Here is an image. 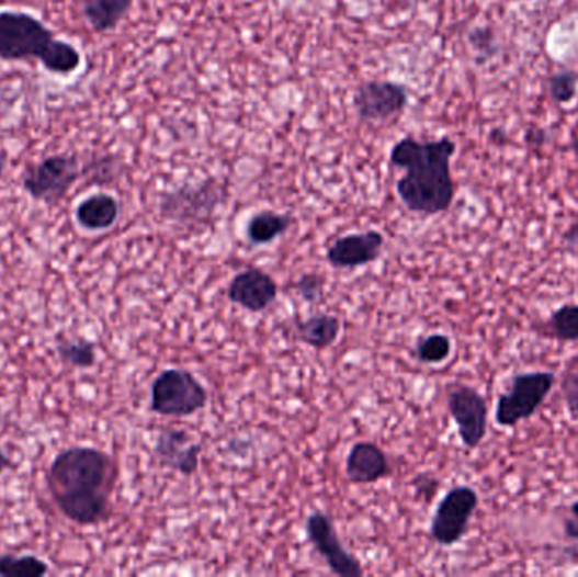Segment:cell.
I'll use <instances>...</instances> for the list:
<instances>
[{
	"instance_id": "cell-1",
	"label": "cell",
	"mask_w": 578,
	"mask_h": 577,
	"mask_svg": "<svg viewBox=\"0 0 578 577\" xmlns=\"http://www.w3.org/2000/svg\"><path fill=\"white\" fill-rule=\"evenodd\" d=\"M117 469L107 452L95 448H68L49 464L48 488L59 511L77 525L90 527L107 519Z\"/></svg>"
},
{
	"instance_id": "cell-2",
	"label": "cell",
	"mask_w": 578,
	"mask_h": 577,
	"mask_svg": "<svg viewBox=\"0 0 578 577\" xmlns=\"http://www.w3.org/2000/svg\"><path fill=\"white\" fill-rule=\"evenodd\" d=\"M455 152L457 143L449 136L430 142L405 136L390 148V165L405 170L396 192L409 212L439 215L452 207L457 193L452 174Z\"/></svg>"
},
{
	"instance_id": "cell-3",
	"label": "cell",
	"mask_w": 578,
	"mask_h": 577,
	"mask_svg": "<svg viewBox=\"0 0 578 577\" xmlns=\"http://www.w3.org/2000/svg\"><path fill=\"white\" fill-rule=\"evenodd\" d=\"M556 376L552 371H530L512 376L509 389L498 396L496 423L499 427L520 426L540 410L553 386Z\"/></svg>"
},
{
	"instance_id": "cell-4",
	"label": "cell",
	"mask_w": 578,
	"mask_h": 577,
	"mask_svg": "<svg viewBox=\"0 0 578 577\" xmlns=\"http://www.w3.org/2000/svg\"><path fill=\"white\" fill-rule=\"evenodd\" d=\"M55 33L30 12L0 11V59H41L55 42Z\"/></svg>"
},
{
	"instance_id": "cell-5",
	"label": "cell",
	"mask_w": 578,
	"mask_h": 577,
	"mask_svg": "<svg viewBox=\"0 0 578 577\" xmlns=\"http://www.w3.org/2000/svg\"><path fill=\"white\" fill-rule=\"evenodd\" d=\"M81 173L83 171L77 155L58 152L26 167L23 173V189L34 201L56 205L73 189Z\"/></svg>"
},
{
	"instance_id": "cell-6",
	"label": "cell",
	"mask_w": 578,
	"mask_h": 577,
	"mask_svg": "<svg viewBox=\"0 0 578 577\" xmlns=\"http://www.w3.org/2000/svg\"><path fill=\"white\" fill-rule=\"evenodd\" d=\"M208 404L205 386L186 370H165L151 386V410L162 417H190Z\"/></svg>"
},
{
	"instance_id": "cell-7",
	"label": "cell",
	"mask_w": 578,
	"mask_h": 577,
	"mask_svg": "<svg viewBox=\"0 0 578 577\" xmlns=\"http://www.w3.org/2000/svg\"><path fill=\"white\" fill-rule=\"evenodd\" d=\"M409 104V90L393 80H365L355 90L352 105L361 123L384 124L399 117Z\"/></svg>"
},
{
	"instance_id": "cell-8",
	"label": "cell",
	"mask_w": 578,
	"mask_h": 577,
	"mask_svg": "<svg viewBox=\"0 0 578 577\" xmlns=\"http://www.w3.org/2000/svg\"><path fill=\"white\" fill-rule=\"evenodd\" d=\"M479 507V495L471 486H455L450 489L439 507H437L433 520H431L430 533L437 544L450 545L458 544L467 533L468 523L472 514L476 513Z\"/></svg>"
},
{
	"instance_id": "cell-9",
	"label": "cell",
	"mask_w": 578,
	"mask_h": 577,
	"mask_svg": "<svg viewBox=\"0 0 578 577\" xmlns=\"http://www.w3.org/2000/svg\"><path fill=\"white\" fill-rule=\"evenodd\" d=\"M446 407L457 426L462 444L467 449H477L487 435L489 407L486 398L468 385L450 386Z\"/></svg>"
},
{
	"instance_id": "cell-10",
	"label": "cell",
	"mask_w": 578,
	"mask_h": 577,
	"mask_svg": "<svg viewBox=\"0 0 578 577\" xmlns=\"http://www.w3.org/2000/svg\"><path fill=\"white\" fill-rule=\"evenodd\" d=\"M305 530L308 541L311 542L315 551L324 557L325 563L333 574L342 577L364 576L361 563L343 547L332 519L328 514L320 510L314 511L306 519Z\"/></svg>"
},
{
	"instance_id": "cell-11",
	"label": "cell",
	"mask_w": 578,
	"mask_h": 577,
	"mask_svg": "<svg viewBox=\"0 0 578 577\" xmlns=\"http://www.w3.org/2000/svg\"><path fill=\"white\" fill-rule=\"evenodd\" d=\"M224 190L215 180L202 185L181 186L173 192L162 193L159 211L171 220H205L220 204Z\"/></svg>"
},
{
	"instance_id": "cell-12",
	"label": "cell",
	"mask_w": 578,
	"mask_h": 577,
	"mask_svg": "<svg viewBox=\"0 0 578 577\" xmlns=\"http://www.w3.org/2000/svg\"><path fill=\"white\" fill-rule=\"evenodd\" d=\"M384 236L379 230H365L361 234H347L339 237L327 251L328 263L339 270H354L374 263L381 256Z\"/></svg>"
},
{
	"instance_id": "cell-13",
	"label": "cell",
	"mask_w": 578,
	"mask_h": 577,
	"mask_svg": "<svg viewBox=\"0 0 578 577\" xmlns=\"http://www.w3.org/2000/svg\"><path fill=\"white\" fill-rule=\"evenodd\" d=\"M227 295L233 304L239 305L243 310L259 314L276 302L277 285L265 271L247 268L234 276Z\"/></svg>"
},
{
	"instance_id": "cell-14",
	"label": "cell",
	"mask_w": 578,
	"mask_h": 577,
	"mask_svg": "<svg viewBox=\"0 0 578 577\" xmlns=\"http://www.w3.org/2000/svg\"><path fill=\"white\" fill-rule=\"evenodd\" d=\"M202 445L193 441L189 432L181 429H162L156 439L155 455L159 464L177 469L183 476L199 471Z\"/></svg>"
},
{
	"instance_id": "cell-15",
	"label": "cell",
	"mask_w": 578,
	"mask_h": 577,
	"mask_svg": "<svg viewBox=\"0 0 578 577\" xmlns=\"http://www.w3.org/2000/svg\"><path fill=\"white\" fill-rule=\"evenodd\" d=\"M345 473L352 483L371 485L389 476V461L379 445L373 442H358L347 455Z\"/></svg>"
},
{
	"instance_id": "cell-16",
	"label": "cell",
	"mask_w": 578,
	"mask_h": 577,
	"mask_svg": "<svg viewBox=\"0 0 578 577\" xmlns=\"http://www.w3.org/2000/svg\"><path fill=\"white\" fill-rule=\"evenodd\" d=\"M80 11L93 33L105 34L117 30L127 18L134 0H70Z\"/></svg>"
},
{
	"instance_id": "cell-17",
	"label": "cell",
	"mask_w": 578,
	"mask_h": 577,
	"mask_svg": "<svg viewBox=\"0 0 578 577\" xmlns=\"http://www.w3.org/2000/svg\"><path fill=\"white\" fill-rule=\"evenodd\" d=\"M121 205L111 193H93L81 201L75 212L78 226L86 230H107L117 223Z\"/></svg>"
},
{
	"instance_id": "cell-18",
	"label": "cell",
	"mask_w": 578,
	"mask_h": 577,
	"mask_svg": "<svg viewBox=\"0 0 578 577\" xmlns=\"http://www.w3.org/2000/svg\"><path fill=\"white\" fill-rule=\"evenodd\" d=\"M342 323L336 315L317 314L296 323L299 341L315 349H327L339 341Z\"/></svg>"
},
{
	"instance_id": "cell-19",
	"label": "cell",
	"mask_w": 578,
	"mask_h": 577,
	"mask_svg": "<svg viewBox=\"0 0 578 577\" xmlns=\"http://www.w3.org/2000/svg\"><path fill=\"white\" fill-rule=\"evenodd\" d=\"M293 217L290 214H277L273 211H261L249 218L246 236L254 246L271 245L277 237L287 233L292 227Z\"/></svg>"
},
{
	"instance_id": "cell-20",
	"label": "cell",
	"mask_w": 578,
	"mask_h": 577,
	"mask_svg": "<svg viewBox=\"0 0 578 577\" xmlns=\"http://www.w3.org/2000/svg\"><path fill=\"white\" fill-rule=\"evenodd\" d=\"M39 61L49 73L71 75L80 68L81 55L71 43L55 39Z\"/></svg>"
},
{
	"instance_id": "cell-21",
	"label": "cell",
	"mask_w": 578,
	"mask_h": 577,
	"mask_svg": "<svg viewBox=\"0 0 578 577\" xmlns=\"http://www.w3.org/2000/svg\"><path fill=\"white\" fill-rule=\"evenodd\" d=\"M49 567L36 555H0V576L4 577H43Z\"/></svg>"
},
{
	"instance_id": "cell-22",
	"label": "cell",
	"mask_w": 578,
	"mask_h": 577,
	"mask_svg": "<svg viewBox=\"0 0 578 577\" xmlns=\"http://www.w3.org/2000/svg\"><path fill=\"white\" fill-rule=\"evenodd\" d=\"M549 336L556 341H578V304H565L548 318Z\"/></svg>"
},
{
	"instance_id": "cell-23",
	"label": "cell",
	"mask_w": 578,
	"mask_h": 577,
	"mask_svg": "<svg viewBox=\"0 0 578 577\" xmlns=\"http://www.w3.org/2000/svg\"><path fill=\"white\" fill-rule=\"evenodd\" d=\"M58 354L61 361L80 370L92 367L97 363V348L93 342L80 339H64L58 342Z\"/></svg>"
},
{
	"instance_id": "cell-24",
	"label": "cell",
	"mask_w": 578,
	"mask_h": 577,
	"mask_svg": "<svg viewBox=\"0 0 578 577\" xmlns=\"http://www.w3.org/2000/svg\"><path fill=\"white\" fill-rule=\"evenodd\" d=\"M546 87H548L549 97L555 104H570L578 95V71L568 70V68L555 71L546 80Z\"/></svg>"
},
{
	"instance_id": "cell-25",
	"label": "cell",
	"mask_w": 578,
	"mask_h": 577,
	"mask_svg": "<svg viewBox=\"0 0 578 577\" xmlns=\"http://www.w3.org/2000/svg\"><path fill=\"white\" fill-rule=\"evenodd\" d=\"M452 354V341L445 333H430L420 339L417 346V358L420 363L440 364Z\"/></svg>"
},
{
	"instance_id": "cell-26",
	"label": "cell",
	"mask_w": 578,
	"mask_h": 577,
	"mask_svg": "<svg viewBox=\"0 0 578 577\" xmlns=\"http://www.w3.org/2000/svg\"><path fill=\"white\" fill-rule=\"evenodd\" d=\"M468 45H471L472 52L476 53L477 61L484 64L489 61L494 56L498 55V36L496 31L490 26H476L472 27L471 33L467 36Z\"/></svg>"
},
{
	"instance_id": "cell-27",
	"label": "cell",
	"mask_w": 578,
	"mask_h": 577,
	"mask_svg": "<svg viewBox=\"0 0 578 577\" xmlns=\"http://www.w3.org/2000/svg\"><path fill=\"white\" fill-rule=\"evenodd\" d=\"M562 396L571 419L578 420V355L570 360L562 377Z\"/></svg>"
},
{
	"instance_id": "cell-28",
	"label": "cell",
	"mask_w": 578,
	"mask_h": 577,
	"mask_svg": "<svg viewBox=\"0 0 578 577\" xmlns=\"http://www.w3.org/2000/svg\"><path fill=\"white\" fill-rule=\"evenodd\" d=\"M296 292L308 304H317L324 298L325 278L317 273L303 274L296 282Z\"/></svg>"
},
{
	"instance_id": "cell-29",
	"label": "cell",
	"mask_w": 578,
	"mask_h": 577,
	"mask_svg": "<svg viewBox=\"0 0 578 577\" xmlns=\"http://www.w3.org/2000/svg\"><path fill=\"white\" fill-rule=\"evenodd\" d=\"M524 142L530 148L542 149L548 143V133L543 127H528L526 134H524Z\"/></svg>"
},
{
	"instance_id": "cell-30",
	"label": "cell",
	"mask_w": 578,
	"mask_h": 577,
	"mask_svg": "<svg viewBox=\"0 0 578 577\" xmlns=\"http://www.w3.org/2000/svg\"><path fill=\"white\" fill-rule=\"evenodd\" d=\"M562 245L568 254L578 256V220L565 230L564 236H562Z\"/></svg>"
},
{
	"instance_id": "cell-31",
	"label": "cell",
	"mask_w": 578,
	"mask_h": 577,
	"mask_svg": "<svg viewBox=\"0 0 578 577\" xmlns=\"http://www.w3.org/2000/svg\"><path fill=\"white\" fill-rule=\"evenodd\" d=\"M571 519L565 522V535L571 541H578V500L571 504L570 507Z\"/></svg>"
},
{
	"instance_id": "cell-32",
	"label": "cell",
	"mask_w": 578,
	"mask_h": 577,
	"mask_svg": "<svg viewBox=\"0 0 578 577\" xmlns=\"http://www.w3.org/2000/svg\"><path fill=\"white\" fill-rule=\"evenodd\" d=\"M14 466V463H12L11 457H9L5 452L0 451V474L4 473V471H8L9 467Z\"/></svg>"
},
{
	"instance_id": "cell-33",
	"label": "cell",
	"mask_w": 578,
	"mask_h": 577,
	"mask_svg": "<svg viewBox=\"0 0 578 577\" xmlns=\"http://www.w3.org/2000/svg\"><path fill=\"white\" fill-rule=\"evenodd\" d=\"M505 134H502V129H494L492 133H490V139L492 142L498 143V145H502L505 143Z\"/></svg>"
},
{
	"instance_id": "cell-34",
	"label": "cell",
	"mask_w": 578,
	"mask_h": 577,
	"mask_svg": "<svg viewBox=\"0 0 578 577\" xmlns=\"http://www.w3.org/2000/svg\"><path fill=\"white\" fill-rule=\"evenodd\" d=\"M571 149L578 155V137H575V142L571 143Z\"/></svg>"
},
{
	"instance_id": "cell-35",
	"label": "cell",
	"mask_w": 578,
	"mask_h": 577,
	"mask_svg": "<svg viewBox=\"0 0 578 577\" xmlns=\"http://www.w3.org/2000/svg\"><path fill=\"white\" fill-rule=\"evenodd\" d=\"M2 173H4V159L0 156V177H2Z\"/></svg>"
},
{
	"instance_id": "cell-36",
	"label": "cell",
	"mask_w": 578,
	"mask_h": 577,
	"mask_svg": "<svg viewBox=\"0 0 578 577\" xmlns=\"http://www.w3.org/2000/svg\"><path fill=\"white\" fill-rule=\"evenodd\" d=\"M505 2H531V0H505Z\"/></svg>"
}]
</instances>
